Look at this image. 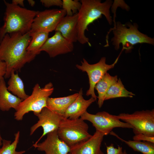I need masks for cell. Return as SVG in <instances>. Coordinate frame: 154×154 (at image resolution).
I'll return each mask as SVG.
<instances>
[{
	"mask_svg": "<svg viewBox=\"0 0 154 154\" xmlns=\"http://www.w3.org/2000/svg\"><path fill=\"white\" fill-rule=\"evenodd\" d=\"M31 39L29 32L23 35L14 33L6 34L0 42V60L7 65L5 78H10L13 71H19L35 58L36 54L27 50Z\"/></svg>",
	"mask_w": 154,
	"mask_h": 154,
	"instance_id": "cell-1",
	"label": "cell"
},
{
	"mask_svg": "<svg viewBox=\"0 0 154 154\" xmlns=\"http://www.w3.org/2000/svg\"><path fill=\"white\" fill-rule=\"evenodd\" d=\"M81 6L77 13V41L84 44H91L89 38L85 35V32L88 26L103 15L109 24H112L110 9L113 3L111 0L101 2L100 0H81Z\"/></svg>",
	"mask_w": 154,
	"mask_h": 154,
	"instance_id": "cell-2",
	"label": "cell"
},
{
	"mask_svg": "<svg viewBox=\"0 0 154 154\" xmlns=\"http://www.w3.org/2000/svg\"><path fill=\"white\" fill-rule=\"evenodd\" d=\"M6 9L3 25L0 28V42L7 34H24L30 32L39 11L31 10L4 1Z\"/></svg>",
	"mask_w": 154,
	"mask_h": 154,
	"instance_id": "cell-3",
	"label": "cell"
},
{
	"mask_svg": "<svg viewBox=\"0 0 154 154\" xmlns=\"http://www.w3.org/2000/svg\"><path fill=\"white\" fill-rule=\"evenodd\" d=\"M138 26L135 23L132 24L130 22L123 24L119 22H116L115 27L111 29L108 32L106 37V44L109 46V35L112 31L114 35L111 39L112 44L116 50H118L121 44L123 48L121 51L125 50L129 52L134 45L138 43H145L154 45V39L140 32L138 30Z\"/></svg>",
	"mask_w": 154,
	"mask_h": 154,
	"instance_id": "cell-4",
	"label": "cell"
},
{
	"mask_svg": "<svg viewBox=\"0 0 154 154\" xmlns=\"http://www.w3.org/2000/svg\"><path fill=\"white\" fill-rule=\"evenodd\" d=\"M54 90L53 85L51 82L42 88L38 84H36L31 94L19 104L14 114L15 119L17 121L22 120L24 115L30 112H33L36 116L39 114L43 108L47 107V99Z\"/></svg>",
	"mask_w": 154,
	"mask_h": 154,
	"instance_id": "cell-5",
	"label": "cell"
},
{
	"mask_svg": "<svg viewBox=\"0 0 154 154\" xmlns=\"http://www.w3.org/2000/svg\"><path fill=\"white\" fill-rule=\"evenodd\" d=\"M88 129V124L80 118L70 119L63 117L57 132L59 138L70 147L91 137Z\"/></svg>",
	"mask_w": 154,
	"mask_h": 154,
	"instance_id": "cell-6",
	"label": "cell"
},
{
	"mask_svg": "<svg viewBox=\"0 0 154 154\" xmlns=\"http://www.w3.org/2000/svg\"><path fill=\"white\" fill-rule=\"evenodd\" d=\"M116 116L132 126L135 135L141 133L154 137V109L136 111L131 114L121 113Z\"/></svg>",
	"mask_w": 154,
	"mask_h": 154,
	"instance_id": "cell-7",
	"label": "cell"
},
{
	"mask_svg": "<svg viewBox=\"0 0 154 154\" xmlns=\"http://www.w3.org/2000/svg\"><path fill=\"white\" fill-rule=\"evenodd\" d=\"M80 118L84 120L91 122L98 131L104 136L109 134L114 128L121 127L133 129L131 125L120 121L116 116L105 111L99 112L92 114L87 111Z\"/></svg>",
	"mask_w": 154,
	"mask_h": 154,
	"instance_id": "cell-8",
	"label": "cell"
},
{
	"mask_svg": "<svg viewBox=\"0 0 154 154\" xmlns=\"http://www.w3.org/2000/svg\"><path fill=\"white\" fill-rule=\"evenodd\" d=\"M120 54L121 53L114 62L110 65L106 64L105 57H102L98 62L94 64H89L84 58L83 61H81V65H76L78 69L82 72H86L88 75L90 86L86 92L87 96H91L96 100L97 97L94 92L96 85L108 70L114 67L117 62Z\"/></svg>",
	"mask_w": 154,
	"mask_h": 154,
	"instance_id": "cell-9",
	"label": "cell"
},
{
	"mask_svg": "<svg viewBox=\"0 0 154 154\" xmlns=\"http://www.w3.org/2000/svg\"><path fill=\"white\" fill-rule=\"evenodd\" d=\"M66 14L64 9H53L38 11L35 17L30 32L55 31L58 24Z\"/></svg>",
	"mask_w": 154,
	"mask_h": 154,
	"instance_id": "cell-10",
	"label": "cell"
},
{
	"mask_svg": "<svg viewBox=\"0 0 154 154\" xmlns=\"http://www.w3.org/2000/svg\"><path fill=\"white\" fill-rule=\"evenodd\" d=\"M36 116L38 117V120L31 127L30 135H32L40 127L42 128L43 133L38 141L35 143V144L38 143L41 138L46 135L57 130L63 118L62 116L54 112L47 107L43 108L41 112Z\"/></svg>",
	"mask_w": 154,
	"mask_h": 154,
	"instance_id": "cell-11",
	"label": "cell"
},
{
	"mask_svg": "<svg viewBox=\"0 0 154 154\" xmlns=\"http://www.w3.org/2000/svg\"><path fill=\"white\" fill-rule=\"evenodd\" d=\"M73 49V43L65 38L59 32L56 31L52 37L48 38L39 52L45 51L50 57L53 58L71 52Z\"/></svg>",
	"mask_w": 154,
	"mask_h": 154,
	"instance_id": "cell-12",
	"label": "cell"
},
{
	"mask_svg": "<svg viewBox=\"0 0 154 154\" xmlns=\"http://www.w3.org/2000/svg\"><path fill=\"white\" fill-rule=\"evenodd\" d=\"M33 146L46 154H68L70 151V147L58 137L57 130L47 134L44 141Z\"/></svg>",
	"mask_w": 154,
	"mask_h": 154,
	"instance_id": "cell-13",
	"label": "cell"
},
{
	"mask_svg": "<svg viewBox=\"0 0 154 154\" xmlns=\"http://www.w3.org/2000/svg\"><path fill=\"white\" fill-rule=\"evenodd\" d=\"M104 135L96 131L87 140L70 147L72 154H104L101 149Z\"/></svg>",
	"mask_w": 154,
	"mask_h": 154,
	"instance_id": "cell-14",
	"label": "cell"
},
{
	"mask_svg": "<svg viewBox=\"0 0 154 154\" xmlns=\"http://www.w3.org/2000/svg\"><path fill=\"white\" fill-rule=\"evenodd\" d=\"M77 13L72 16L66 15L61 19L55 30L59 32L69 41L73 43L77 41Z\"/></svg>",
	"mask_w": 154,
	"mask_h": 154,
	"instance_id": "cell-15",
	"label": "cell"
},
{
	"mask_svg": "<svg viewBox=\"0 0 154 154\" xmlns=\"http://www.w3.org/2000/svg\"><path fill=\"white\" fill-rule=\"evenodd\" d=\"M78 95L71 104L64 114V118L76 119L80 118L87 111L88 108L96 100L91 97L88 100L85 99L83 96V91L81 88L78 93Z\"/></svg>",
	"mask_w": 154,
	"mask_h": 154,
	"instance_id": "cell-16",
	"label": "cell"
},
{
	"mask_svg": "<svg viewBox=\"0 0 154 154\" xmlns=\"http://www.w3.org/2000/svg\"><path fill=\"white\" fill-rule=\"evenodd\" d=\"M23 100L8 90L4 78L0 81V110H1L8 111L13 108L16 111L19 104Z\"/></svg>",
	"mask_w": 154,
	"mask_h": 154,
	"instance_id": "cell-17",
	"label": "cell"
},
{
	"mask_svg": "<svg viewBox=\"0 0 154 154\" xmlns=\"http://www.w3.org/2000/svg\"><path fill=\"white\" fill-rule=\"evenodd\" d=\"M78 94V93H76L62 97H49L47 101V107L63 117L68 108L76 99Z\"/></svg>",
	"mask_w": 154,
	"mask_h": 154,
	"instance_id": "cell-18",
	"label": "cell"
},
{
	"mask_svg": "<svg viewBox=\"0 0 154 154\" xmlns=\"http://www.w3.org/2000/svg\"><path fill=\"white\" fill-rule=\"evenodd\" d=\"M117 80V76H112L107 72L96 85L95 89L97 90L98 94L97 98L98 99V103L99 108H100L102 106L106 94L108 90Z\"/></svg>",
	"mask_w": 154,
	"mask_h": 154,
	"instance_id": "cell-19",
	"label": "cell"
},
{
	"mask_svg": "<svg viewBox=\"0 0 154 154\" xmlns=\"http://www.w3.org/2000/svg\"><path fill=\"white\" fill-rule=\"evenodd\" d=\"M7 84L8 90L22 100L29 96L25 92L23 82L17 72L15 74L14 71L12 72Z\"/></svg>",
	"mask_w": 154,
	"mask_h": 154,
	"instance_id": "cell-20",
	"label": "cell"
},
{
	"mask_svg": "<svg viewBox=\"0 0 154 154\" xmlns=\"http://www.w3.org/2000/svg\"><path fill=\"white\" fill-rule=\"evenodd\" d=\"M49 33L42 31L29 32L31 39L27 50L37 55L39 54V50L48 38Z\"/></svg>",
	"mask_w": 154,
	"mask_h": 154,
	"instance_id": "cell-21",
	"label": "cell"
},
{
	"mask_svg": "<svg viewBox=\"0 0 154 154\" xmlns=\"http://www.w3.org/2000/svg\"><path fill=\"white\" fill-rule=\"evenodd\" d=\"M109 134L116 136L135 151L140 152L143 154H154V143L145 141L131 140L126 141L121 138L112 131Z\"/></svg>",
	"mask_w": 154,
	"mask_h": 154,
	"instance_id": "cell-22",
	"label": "cell"
},
{
	"mask_svg": "<svg viewBox=\"0 0 154 154\" xmlns=\"http://www.w3.org/2000/svg\"><path fill=\"white\" fill-rule=\"evenodd\" d=\"M134 95V94L125 88L119 78L110 87L106 94L104 100L120 97L131 98Z\"/></svg>",
	"mask_w": 154,
	"mask_h": 154,
	"instance_id": "cell-23",
	"label": "cell"
},
{
	"mask_svg": "<svg viewBox=\"0 0 154 154\" xmlns=\"http://www.w3.org/2000/svg\"><path fill=\"white\" fill-rule=\"evenodd\" d=\"M20 132L18 131L14 134V140L13 142L11 141L2 140V146L0 149V154H23L25 151H17L16 149L19 142Z\"/></svg>",
	"mask_w": 154,
	"mask_h": 154,
	"instance_id": "cell-24",
	"label": "cell"
},
{
	"mask_svg": "<svg viewBox=\"0 0 154 154\" xmlns=\"http://www.w3.org/2000/svg\"><path fill=\"white\" fill-rule=\"evenodd\" d=\"M62 2V9L66 11L68 16H72L73 13H77L81 6V2L78 0H63Z\"/></svg>",
	"mask_w": 154,
	"mask_h": 154,
	"instance_id": "cell-25",
	"label": "cell"
},
{
	"mask_svg": "<svg viewBox=\"0 0 154 154\" xmlns=\"http://www.w3.org/2000/svg\"><path fill=\"white\" fill-rule=\"evenodd\" d=\"M40 2L46 7L53 6L62 7V2L61 0H41Z\"/></svg>",
	"mask_w": 154,
	"mask_h": 154,
	"instance_id": "cell-26",
	"label": "cell"
},
{
	"mask_svg": "<svg viewBox=\"0 0 154 154\" xmlns=\"http://www.w3.org/2000/svg\"><path fill=\"white\" fill-rule=\"evenodd\" d=\"M133 139V140L148 141L154 143V137H149L141 133L135 135Z\"/></svg>",
	"mask_w": 154,
	"mask_h": 154,
	"instance_id": "cell-27",
	"label": "cell"
},
{
	"mask_svg": "<svg viewBox=\"0 0 154 154\" xmlns=\"http://www.w3.org/2000/svg\"><path fill=\"white\" fill-rule=\"evenodd\" d=\"M107 154H122L123 151L121 147L118 146L117 148H115L113 144L109 146L106 145Z\"/></svg>",
	"mask_w": 154,
	"mask_h": 154,
	"instance_id": "cell-28",
	"label": "cell"
},
{
	"mask_svg": "<svg viewBox=\"0 0 154 154\" xmlns=\"http://www.w3.org/2000/svg\"><path fill=\"white\" fill-rule=\"evenodd\" d=\"M6 71L7 65L5 62L0 60V81L4 79Z\"/></svg>",
	"mask_w": 154,
	"mask_h": 154,
	"instance_id": "cell-29",
	"label": "cell"
},
{
	"mask_svg": "<svg viewBox=\"0 0 154 154\" xmlns=\"http://www.w3.org/2000/svg\"><path fill=\"white\" fill-rule=\"evenodd\" d=\"M24 2L23 0H13L11 3L16 5L20 6L21 7H23L24 6Z\"/></svg>",
	"mask_w": 154,
	"mask_h": 154,
	"instance_id": "cell-30",
	"label": "cell"
},
{
	"mask_svg": "<svg viewBox=\"0 0 154 154\" xmlns=\"http://www.w3.org/2000/svg\"><path fill=\"white\" fill-rule=\"evenodd\" d=\"M28 2L29 5L32 7H33L34 6L35 3V2L33 0H28Z\"/></svg>",
	"mask_w": 154,
	"mask_h": 154,
	"instance_id": "cell-31",
	"label": "cell"
},
{
	"mask_svg": "<svg viewBox=\"0 0 154 154\" xmlns=\"http://www.w3.org/2000/svg\"><path fill=\"white\" fill-rule=\"evenodd\" d=\"M2 140L1 136H0V146L2 145Z\"/></svg>",
	"mask_w": 154,
	"mask_h": 154,
	"instance_id": "cell-32",
	"label": "cell"
},
{
	"mask_svg": "<svg viewBox=\"0 0 154 154\" xmlns=\"http://www.w3.org/2000/svg\"><path fill=\"white\" fill-rule=\"evenodd\" d=\"M122 154H128V153H127L125 150H124L123 151Z\"/></svg>",
	"mask_w": 154,
	"mask_h": 154,
	"instance_id": "cell-33",
	"label": "cell"
},
{
	"mask_svg": "<svg viewBox=\"0 0 154 154\" xmlns=\"http://www.w3.org/2000/svg\"><path fill=\"white\" fill-rule=\"evenodd\" d=\"M68 154H72L71 153H70Z\"/></svg>",
	"mask_w": 154,
	"mask_h": 154,
	"instance_id": "cell-34",
	"label": "cell"
},
{
	"mask_svg": "<svg viewBox=\"0 0 154 154\" xmlns=\"http://www.w3.org/2000/svg\"><path fill=\"white\" fill-rule=\"evenodd\" d=\"M0 136H1V134H0Z\"/></svg>",
	"mask_w": 154,
	"mask_h": 154,
	"instance_id": "cell-35",
	"label": "cell"
},
{
	"mask_svg": "<svg viewBox=\"0 0 154 154\" xmlns=\"http://www.w3.org/2000/svg\"></svg>",
	"mask_w": 154,
	"mask_h": 154,
	"instance_id": "cell-36",
	"label": "cell"
}]
</instances>
